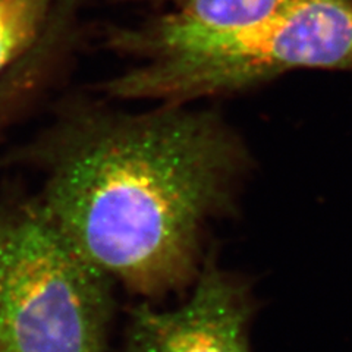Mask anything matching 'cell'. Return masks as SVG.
<instances>
[{"label": "cell", "instance_id": "1", "mask_svg": "<svg viewBox=\"0 0 352 352\" xmlns=\"http://www.w3.org/2000/svg\"><path fill=\"white\" fill-rule=\"evenodd\" d=\"M32 157L46 210L113 282L153 302L190 289L214 220L234 216L242 142L208 113L176 107L87 116Z\"/></svg>", "mask_w": 352, "mask_h": 352}, {"label": "cell", "instance_id": "2", "mask_svg": "<svg viewBox=\"0 0 352 352\" xmlns=\"http://www.w3.org/2000/svg\"><path fill=\"white\" fill-rule=\"evenodd\" d=\"M116 46L150 62L110 81V94L176 104L295 68H352V0H298L258 25L228 32L195 30L164 15L120 34Z\"/></svg>", "mask_w": 352, "mask_h": 352}, {"label": "cell", "instance_id": "3", "mask_svg": "<svg viewBox=\"0 0 352 352\" xmlns=\"http://www.w3.org/2000/svg\"><path fill=\"white\" fill-rule=\"evenodd\" d=\"M112 288L40 197L0 203V352H107Z\"/></svg>", "mask_w": 352, "mask_h": 352}, {"label": "cell", "instance_id": "4", "mask_svg": "<svg viewBox=\"0 0 352 352\" xmlns=\"http://www.w3.org/2000/svg\"><path fill=\"white\" fill-rule=\"evenodd\" d=\"M256 311L250 282L220 267L208 250L182 305L157 310L142 301L131 308L125 352H251Z\"/></svg>", "mask_w": 352, "mask_h": 352}, {"label": "cell", "instance_id": "5", "mask_svg": "<svg viewBox=\"0 0 352 352\" xmlns=\"http://www.w3.org/2000/svg\"><path fill=\"white\" fill-rule=\"evenodd\" d=\"M172 5V21L203 31H239L279 15L298 0H156Z\"/></svg>", "mask_w": 352, "mask_h": 352}, {"label": "cell", "instance_id": "6", "mask_svg": "<svg viewBox=\"0 0 352 352\" xmlns=\"http://www.w3.org/2000/svg\"><path fill=\"white\" fill-rule=\"evenodd\" d=\"M52 0H2L0 3V69L34 41Z\"/></svg>", "mask_w": 352, "mask_h": 352}, {"label": "cell", "instance_id": "7", "mask_svg": "<svg viewBox=\"0 0 352 352\" xmlns=\"http://www.w3.org/2000/svg\"><path fill=\"white\" fill-rule=\"evenodd\" d=\"M0 3H2V0H0Z\"/></svg>", "mask_w": 352, "mask_h": 352}]
</instances>
